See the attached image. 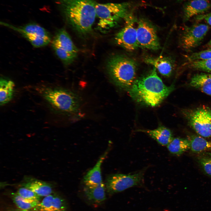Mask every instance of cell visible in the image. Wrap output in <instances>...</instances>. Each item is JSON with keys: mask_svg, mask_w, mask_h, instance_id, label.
<instances>
[{"mask_svg": "<svg viewBox=\"0 0 211 211\" xmlns=\"http://www.w3.org/2000/svg\"><path fill=\"white\" fill-rule=\"evenodd\" d=\"M174 89L173 84L167 86L164 84L153 67L147 74L136 79L128 91L137 102L154 107L160 104Z\"/></svg>", "mask_w": 211, "mask_h": 211, "instance_id": "obj_1", "label": "cell"}, {"mask_svg": "<svg viewBox=\"0 0 211 211\" xmlns=\"http://www.w3.org/2000/svg\"><path fill=\"white\" fill-rule=\"evenodd\" d=\"M65 20L78 33L92 30L96 16L94 0H54Z\"/></svg>", "mask_w": 211, "mask_h": 211, "instance_id": "obj_2", "label": "cell"}, {"mask_svg": "<svg viewBox=\"0 0 211 211\" xmlns=\"http://www.w3.org/2000/svg\"><path fill=\"white\" fill-rule=\"evenodd\" d=\"M107 69L113 81L122 89L128 91L136 80V63L126 56L116 55L111 57L107 62Z\"/></svg>", "mask_w": 211, "mask_h": 211, "instance_id": "obj_3", "label": "cell"}, {"mask_svg": "<svg viewBox=\"0 0 211 211\" xmlns=\"http://www.w3.org/2000/svg\"><path fill=\"white\" fill-rule=\"evenodd\" d=\"M47 102L59 111L73 114L78 110L80 105L77 95L69 90L59 88H47L42 92Z\"/></svg>", "mask_w": 211, "mask_h": 211, "instance_id": "obj_4", "label": "cell"}, {"mask_svg": "<svg viewBox=\"0 0 211 211\" xmlns=\"http://www.w3.org/2000/svg\"><path fill=\"white\" fill-rule=\"evenodd\" d=\"M128 7L129 4L125 3H97L96 13L99 19V28L106 30L114 26L120 20L125 18Z\"/></svg>", "mask_w": 211, "mask_h": 211, "instance_id": "obj_5", "label": "cell"}, {"mask_svg": "<svg viewBox=\"0 0 211 211\" xmlns=\"http://www.w3.org/2000/svg\"><path fill=\"white\" fill-rule=\"evenodd\" d=\"M0 24L20 34L35 47H40L48 45L51 41L49 33L44 28L35 23H30L17 27L5 22Z\"/></svg>", "mask_w": 211, "mask_h": 211, "instance_id": "obj_6", "label": "cell"}, {"mask_svg": "<svg viewBox=\"0 0 211 211\" xmlns=\"http://www.w3.org/2000/svg\"><path fill=\"white\" fill-rule=\"evenodd\" d=\"M184 114L190 126L203 137L211 136V109L203 106L186 110Z\"/></svg>", "mask_w": 211, "mask_h": 211, "instance_id": "obj_7", "label": "cell"}, {"mask_svg": "<svg viewBox=\"0 0 211 211\" xmlns=\"http://www.w3.org/2000/svg\"><path fill=\"white\" fill-rule=\"evenodd\" d=\"M145 171V169L133 173L110 175L106 179V188L109 193H113L140 185L143 181Z\"/></svg>", "mask_w": 211, "mask_h": 211, "instance_id": "obj_8", "label": "cell"}, {"mask_svg": "<svg viewBox=\"0 0 211 211\" xmlns=\"http://www.w3.org/2000/svg\"><path fill=\"white\" fill-rule=\"evenodd\" d=\"M124 27L116 35L115 40L117 44L129 51H133L139 47L137 39L136 20L131 13H128L125 18Z\"/></svg>", "mask_w": 211, "mask_h": 211, "instance_id": "obj_9", "label": "cell"}, {"mask_svg": "<svg viewBox=\"0 0 211 211\" xmlns=\"http://www.w3.org/2000/svg\"><path fill=\"white\" fill-rule=\"evenodd\" d=\"M137 39L139 47L152 50H156L160 44L154 27L144 19H140L137 27Z\"/></svg>", "mask_w": 211, "mask_h": 211, "instance_id": "obj_10", "label": "cell"}, {"mask_svg": "<svg viewBox=\"0 0 211 211\" xmlns=\"http://www.w3.org/2000/svg\"><path fill=\"white\" fill-rule=\"evenodd\" d=\"M209 28L208 25L202 23L186 27L181 38L182 47L187 50L197 47L201 43Z\"/></svg>", "mask_w": 211, "mask_h": 211, "instance_id": "obj_11", "label": "cell"}, {"mask_svg": "<svg viewBox=\"0 0 211 211\" xmlns=\"http://www.w3.org/2000/svg\"><path fill=\"white\" fill-rule=\"evenodd\" d=\"M51 45L70 53L77 54V48L64 29L62 28L57 31L52 40Z\"/></svg>", "mask_w": 211, "mask_h": 211, "instance_id": "obj_12", "label": "cell"}, {"mask_svg": "<svg viewBox=\"0 0 211 211\" xmlns=\"http://www.w3.org/2000/svg\"><path fill=\"white\" fill-rule=\"evenodd\" d=\"M144 61L148 64L153 66L163 76L166 77L170 76L174 67L173 61L168 57H147Z\"/></svg>", "mask_w": 211, "mask_h": 211, "instance_id": "obj_13", "label": "cell"}, {"mask_svg": "<svg viewBox=\"0 0 211 211\" xmlns=\"http://www.w3.org/2000/svg\"><path fill=\"white\" fill-rule=\"evenodd\" d=\"M65 202L61 197L50 194L44 197L38 203L36 210L37 211H65Z\"/></svg>", "mask_w": 211, "mask_h": 211, "instance_id": "obj_14", "label": "cell"}, {"mask_svg": "<svg viewBox=\"0 0 211 211\" xmlns=\"http://www.w3.org/2000/svg\"><path fill=\"white\" fill-rule=\"evenodd\" d=\"M211 7L208 0H193L185 5L183 10L184 19L188 20L192 17L204 13Z\"/></svg>", "mask_w": 211, "mask_h": 211, "instance_id": "obj_15", "label": "cell"}, {"mask_svg": "<svg viewBox=\"0 0 211 211\" xmlns=\"http://www.w3.org/2000/svg\"><path fill=\"white\" fill-rule=\"evenodd\" d=\"M110 148V147H108L99 158L95 166L84 176L83 181L85 185H95L102 182L101 166L109 153Z\"/></svg>", "mask_w": 211, "mask_h": 211, "instance_id": "obj_16", "label": "cell"}, {"mask_svg": "<svg viewBox=\"0 0 211 211\" xmlns=\"http://www.w3.org/2000/svg\"><path fill=\"white\" fill-rule=\"evenodd\" d=\"M137 131L147 134L163 146H167L173 139L171 130L163 126H160L153 130H139Z\"/></svg>", "mask_w": 211, "mask_h": 211, "instance_id": "obj_17", "label": "cell"}, {"mask_svg": "<svg viewBox=\"0 0 211 211\" xmlns=\"http://www.w3.org/2000/svg\"><path fill=\"white\" fill-rule=\"evenodd\" d=\"M190 85L211 96V73H201L194 75Z\"/></svg>", "mask_w": 211, "mask_h": 211, "instance_id": "obj_18", "label": "cell"}, {"mask_svg": "<svg viewBox=\"0 0 211 211\" xmlns=\"http://www.w3.org/2000/svg\"><path fill=\"white\" fill-rule=\"evenodd\" d=\"M84 191L87 198L92 202L100 203L106 199V186L103 182L96 185H85Z\"/></svg>", "mask_w": 211, "mask_h": 211, "instance_id": "obj_19", "label": "cell"}, {"mask_svg": "<svg viewBox=\"0 0 211 211\" xmlns=\"http://www.w3.org/2000/svg\"><path fill=\"white\" fill-rule=\"evenodd\" d=\"M23 186L32 190L40 197H45L52 194V188L49 183L37 179L31 180Z\"/></svg>", "mask_w": 211, "mask_h": 211, "instance_id": "obj_20", "label": "cell"}, {"mask_svg": "<svg viewBox=\"0 0 211 211\" xmlns=\"http://www.w3.org/2000/svg\"><path fill=\"white\" fill-rule=\"evenodd\" d=\"M15 84L12 81L1 78L0 81V105L9 102L13 96Z\"/></svg>", "mask_w": 211, "mask_h": 211, "instance_id": "obj_21", "label": "cell"}, {"mask_svg": "<svg viewBox=\"0 0 211 211\" xmlns=\"http://www.w3.org/2000/svg\"><path fill=\"white\" fill-rule=\"evenodd\" d=\"M190 143L188 139L180 137L173 138L167 146L168 150L171 154L180 156L190 149Z\"/></svg>", "mask_w": 211, "mask_h": 211, "instance_id": "obj_22", "label": "cell"}, {"mask_svg": "<svg viewBox=\"0 0 211 211\" xmlns=\"http://www.w3.org/2000/svg\"><path fill=\"white\" fill-rule=\"evenodd\" d=\"M188 139L190 143V149L193 152L200 153L211 150V141L207 140L201 136L193 135Z\"/></svg>", "mask_w": 211, "mask_h": 211, "instance_id": "obj_23", "label": "cell"}, {"mask_svg": "<svg viewBox=\"0 0 211 211\" xmlns=\"http://www.w3.org/2000/svg\"><path fill=\"white\" fill-rule=\"evenodd\" d=\"M12 199L18 208L24 210H36L40 202L29 203L20 197L16 193L11 194Z\"/></svg>", "mask_w": 211, "mask_h": 211, "instance_id": "obj_24", "label": "cell"}, {"mask_svg": "<svg viewBox=\"0 0 211 211\" xmlns=\"http://www.w3.org/2000/svg\"><path fill=\"white\" fill-rule=\"evenodd\" d=\"M197 160L204 172L211 177V152H204L200 154Z\"/></svg>", "mask_w": 211, "mask_h": 211, "instance_id": "obj_25", "label": "cell"}, {"mask_svg": "<svg viewBox=\"0 0 211 211\" xmlns=\"http://www.w3.org/2000/svg\"><path fill=\"white\" fill-rule=\"evenodd\" d=\"M52 47L57 56L66 65L72 63L77 57V54L70 53L55 46Z\"/></svg>", "mask_w": 211, "mask_h": 211, "instance_id": "obj_26", "label": "cell"}, {"mask_svg": "<svg viewBox=\"0 0 211 211\" xmlns=\"http://www.w3.org/2000/svg\"><path fill=\"white\" fill-rule=\"evenodd\" d=\"M16 193L24 200L28 202L40 201V197L32 190L25 187L19 188Z\"/></svg>", "mask_w": 211, "mask_h": 211, "instance_id": "obj_27", "label": "cell"}, {"mask_svg": "<svg viewBox=\"0 0 211 211\" xmlns=\"http://www.w3.org/2000/svg\"><path fill=\"white\" fill-rule=\"evenodd\" d=\"M189 67L193 69L211 72V59L189 62Z\"/></svg>", "mask_w": 211, "mask_h": 211, "instance_id": "obj_28", "label": "cell"}, {"mask_svg": "<svg viewBox=\"0 0 211 211\" xmlns=\"http://www.w3.org/2000/svg\"><path fill=\"white\" fill-rule=\"evenodd\" d=\"M186 57L189 62L210 59H211V48L194 52L190 55L186 56Z\"/></svg>", "mask_w": 211, "mask_h": 211, "instance_id": "obj_29", "label": "cell"}, {"mask_svg": "<svg viewBox=\"0 0 211 211\" xmlns=\"http://www.w3.org/2000/svg\"><path fill=\"white\" fill-rule=\"evenodd\" d=\"M197 19L199 20H204L211 25V12L205 14L198 15Z\"/></svg>", "mask_w": 211, "mask_h": 211, "instance_id": "obj_30", "label": "cell"}, {"mask_svg": "<svg viewBox=\"0 0 211 211\" xmlns=\"http://www.w3.org/2000/svg\"><path fill=\"white\" fill-rule=\"evenodd\" d=\"M7 211H34L32 210H22L18 208V209H9Z\"/></svg>", "mask_w": 211, "mask_h": 211, "instance_id": "obj_31", "label": "cell"}, {"mask_svg": "<svg viewBox=\"0 0 211 211\" xmlns=\"http://www.w3.org/2000/svg\"><path fill=\"white\" fill-rule=\"evenodd\" d=\"M206 47L209 48H211V39L207 44Z\"/></svg>", "mask_w": 211, "mask_h": 211, "instance_id": "obj_32", "label": "cell"}, {"mask_svg": "<svg viewBox=\"0 0 211 211\" xmlns=\"http://www.w3.org/2000/svg\"><path fill=\"white\" fill-rule=\"evenodd\" d=\"M177 0L178 1H182V0Z\"/></svg>", "mask_w": 211, "mask_h": 211, "instance_id": "obj_33", "label": "cell"}]
</instances>
